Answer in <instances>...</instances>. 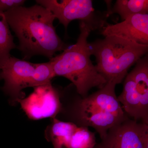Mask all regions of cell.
I'll return each mask as SVG.
<instances>
[{"instance_id": "obj_1", "label": "cell", "mask_w": 148, "mask_h": 148, "mask_svg": "<svg viewBox=\"0 0 148 148\" xmlns=\"http://www.w3.org/2000/svg\"><path fill=\"white\" fill-rule=\"evenodd\" d=\"M10 28L18 38L17 48L24 60L42 55L51 59L66 45L56 34L53 26L55 16L40 5L24 6L4 12Z\"/></svg>"}, {"instance_id": "obj_7", "label": "cell", "mask_w": 148, "mask_h": 148, "mask_svg": "<svg viewBox=\"0 0 148 148\" xmlns=\"http://www.w3.org/2000/svg\"><path fill=\"white\" fill-rule=\"evenodd\" d=\"M37 3L48 9L62 24L66 31L70 22L78 19L91 32L107 25V11L95 10L91 0H37Z\"/></svg>"}, {"instance_id": "obj_8", "label": "cell", "mask_w": 148, "mask_h": 148, "mask_svg": "<svg viewBox=\"0 0 148 148\" xmlns=\"http://www.w3.org/2000/svg\"><path fill=\"white\" fill-rule=\"evenodd\" d=\"M101 140L94 148H148V124L127 117Z\"/></svg>"}, {"instance_id": "obj_2", "label": "cell", "mask_w": 148, "mask_h": 148, "mask_svg": "<svg viewBox=\"0 0 148 148\" xmlns=\"http://www.w3.org/2000/svg\"><path fill=\"white\" fill-rule=\"evenodd\" d=\"M118 83L110 80L102 88L86 97L77 92L68 108L71 121L78 127H91L101 140L109 130L127 118L115 93Z\"/></svg>"}, {"instance_id": "obj_4", "label": "cell", "mask_w": 148, "mask_h": 148, "mask_svg": "<svg viewBox=\"0 0 148 148\" xmlns=\"http://www.w3.org/2000/svg\"><path fill=\"white\" fill-rule=\"evenodd\" d=\"M88 45L91 55L95 57L98 73L107 82L112 80L118 84L127 75L130 68L148 51V45L114 36L97 39Z\"/></svg>"}, {"instance_id": "obj_5", "label": "cell", "mask_w": 148, "mask_h": 148, "mask_svg": "<svg viewBox=\"0 0 148 148\" xmlns=\"http://www.w3.org/2000/svg\"><path fill=\"white\" fill-rule=\"evenodd\" d=\"M55 77L49 61L35 64L11 56L0 70V80L4 82L1 89L11 101L17 102L23 98V89L47 84Z\"/></svg>"}, {"instance_id": "obj_14", "label": "cell", "mask_w": 148, "mask_h": 148, "mask_svg": "<svg viewBox=\"0 0 148 148\" xmlns=\"http://www.w3.org/2000/svg\"><path fill=\"white\" fill-rule=\"evenodd\" d=\"M96 144L95 133L88 127L77 126L71 138L69 148H94Z\"/></svg>"}, {"instance_id": "obj_3", "label": "cell", "mask_w": 148, "mask_h": 148, "mask_svg": "<svg viewBox=\"0 0 148 148\" xmlns=\"http://www.w3.org/2000/svg\"><path fill=\"white\" fill-rule=\"evenodd\" d=\"M80 34L76 43L62 53L50 59L56 76H60L71 82L77 92L86 97L93 88H103L107 80L98 73L90 60L88 38L91 31L79 22Z\"/></svg>"}, {"instance_id": "obj_15", "label": "cell", "mask_w": 148, "mask_h": 148, "mask_svg": "<svg viewBox=\"0 0 148 148\" xmlns=\"http://www.w3.org/2000/svg\"><path fill=\"white\" fill-rule=\"evenodd\" d=\"M24 0H0V12H5L12 9L24 6Z\"/></svg>"}, {"instance_id": "obj_9", "label": "cell", "mask_w": 148, "mask_h": 148, "mask_svg": "<svg viewBox=\"0 0 148 148\" xmlns=\"http://www.w3.org/2000/svg\"><path fill=\"white\" fill-rule=\"evenodd\" d=\"M17 102L28 117L33 120L54 118L62 108L58 92L51 82L35 87L29 96Z\"/></svg>"}, {"instance_id": "obj_6", "label": "cell", "mask_w": 148, "mask_h": 148, "mask_svg": "<svg viewBox=\"0 0 148 148\" xmlns=\"http://www.w3.org/2000/svg\"><path fill=\"white\" fill-rule=\"evenodd\" d=\"M125 78L117 97L125 114L135 121L148 124V56L139 59Z\"/></svg>"}, {"instance_id": "obj_11", "label": "cell", "mask_w": 148, "mask_h": 148, "mask_svg": "<svg viewBox=\"0 0 148 148\" xmlns=\"http://www.w3.org/2000/svg\"><path fill=\"white\" fill-rule=\"evenodd\" d=\"M109 16L117 14L122 20L136 14H147L148 0H117L113 6L108 7Z\"/></svg>"}, {"instance_id": "obj_12", "label": "cell", "mask_w": 148, "mask_h": 148, "mask_svg": "<svg viewBox=\"0 0 148 148\" xmlns=\"http://www.w3.org/2000/svg\"><path fill=\"white\" fill-rule=\"evenodd\" d=\"M77 127L73 123L53 118L50 135L53 148H69L71 138Z\"/></svg>"}, {"instance_id": "obj_10", "label": "cell", "mask_w": 148, "mask_h": 148, "mask_svg": "<svg viewBox=\"0 0 148 148\" xmlns=\"http://www.w3.org/2000/svg\"><path fill=\"white\" fill-rule=\"evenodd\" d=\"M101 34L148 45V14H136L120 23L107 24L101 29Z\"/></svg>"}, {"instance_id": "obj_13", "label": "cell", "mask_w": 148, "mask_h": 148, "mask_svg": "<svg viewBox=\"0 0 148 148\" xmlns=\"http://www.w3.org/2000/svg\"><path fill=\"white\" fill-rule=\"evenodd\" d=\"M10 28L4 14L0 12V70L11 56V51L16 47Z\"/></svg>"}]
</instances>
